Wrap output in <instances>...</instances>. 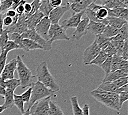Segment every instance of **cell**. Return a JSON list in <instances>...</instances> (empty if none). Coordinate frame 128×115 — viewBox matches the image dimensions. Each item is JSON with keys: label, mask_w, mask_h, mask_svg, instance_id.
<instances>
[{"label": "cell", "mask_w": 128, "mask_h": 115, "mask_svg": "<svg viewBox=\"0 0 128 115\" xmlns=\"http://www.w3.org/2000/svg\"><path fill=\"white\" fill-rule=\"evenodd\" d=\"M8 41V37L7 32L4 29L3 32L0 35V49L1 50L4 47L5 44Z\"/></svg>", "instance_id": "cell-42"}, {"label": "cell", "mask_w": 128, "mask_h": 115, "mask_svg": "<svg viewBox=\"0 0 128 115\" xmlns=\"http://www.w3.org/2000/svg\"><path fill=\"white\" fill-rule=\"evenodd\" d=\"M128 92V85L126 84L124 86H122L121 87L119 88L117 90L116 93L117 94H119V93H120L122 92Z\"/></svg>", "instance_id": "cell-54"}, {"label": "cell", "mask_w": 128, "mask_h": 115, "mask_svg": "<svg viewBox=\"0 0 128 115\" xmlns=\"http://www.w3.org/2000/svg\"><path fill=\"white\" fill-rule=\"evenodd\" d=\"M106 20H107L108 25L118 29V30L120 29L125 24L128 23L127 21L117 17H108L106 18Z\"/></svg>", "instance_id": "cell-20"}, {"label": "cell", "mask_w": 128, "mask_h": 115, "mask_svg": "<svg viewBox=\"0 0 128 115\" xmlns=\"http://www.w3.org/2000/svg\"><path fill=\"white\" fill-rule=\"evenodd\" d=\"M8 53L4 50H1V52L0 53V75L6 64Z\"/></svg>", "instance_id": "cell-39"}, {"label": "cell", "mask_w": 128, "mask_h": 115, "mask_svg": "<svg viewBox=\"0 0 128 115\" xmlns=\"http://www.w3.org/2000/svg\"><path fill=\"white\" fill-rule=\"evenodd\" d=\"M6 89H4V88L0 86V96H2L4 97L5 94H6Z\"/></svg>", "instance_id": "cell-57"}, {"label": "cell", "mask_w": 128, "mask_h": 115, "mask_svg": "<svg viewBox=\"0 0 128 115\" xmlns=\"http://www.w3.org/2000/svg\"><path fill=\"white\" fill-rule=\"evenodd\" d=\"M53 9H54V8L50 5V0L41 1V4L39 11L44 15V17H48L50 13Z\"/></svg>", "instance_id": "cell-23"}, {"label": "cell", "mask_w": 128, "mask_h": 115, "mask_svg": "<svg viewBox=\"0 0 128 115\" xmlns=\"http://www.w3.org/2000/svg\"><path fill=\"white\" fill-rule=\"evenodd\" d=\"M51 96L36 101L30 107V115H49Z\"/></svg>", "instance_id": "cell-5"}, {"label": "cell", "mask_w": 128, "mask_h": 115, "mask_svg": "<svg viewBox=\"0 0 128 115\" xmlns=\"http://www.w3.org/2000/svg\"><path fill=\"white\" fill-rule=\"evenodd\" d=\"M43 17H44V15L39 11L28 17L26 20L28 30H34L36 26Z\"/></svg>", "instance_id": "cell-16"}, {"label": "cell", "mask_w": 128, "mask_h": 115, "mask_svg": "<svg viewBox=\"0 0 128 115\" xmlns=\"http://www.w3.org/2000/svg\"><path fill=\"white\" fill-rule=\"evenodd\" d=\"M123 60L120 56L118 54H114L112 56V65H111V71H114L119 70V68L121 61Z\"/></svg>", "instance_id": "cell-32"}, {"label": "cell", "mask_w": 128, "mask_h": 115, "mask_svg": "<svg viewBox=\"0 0 128 115\" xmlns=\"http://www.w3.org/2000/svg\"><path fill=\"white\" fill-rule=\"evenodd\" d=\"M49 115H65L62 109L61 108L58 103L54 101H50Z\"/></svg>", "instance_id": "cell-27"}, {"label": "cell", "mask_w": 128, "mask_h": 115, "mask_svg": "<svg viewBox=\"0 0 128 115\" xmlns=\"http://www.w3.org/2000/svg\"><path fill=\"white\" fill-rule=\"evenodd\" d=\"M17 59H13L8 63L6 64L0 76L4 81L14 78V72L17 70Z\"/></svg>", "instance_id": "cell-13"}, {"label": "cell", "mask_w": 128, "mask_h": 115, "mask_svg": "<svg viewBox=\"0 0 128 115\" xmlns=\"http://www.w3.org/2000/svg\"><path fill=\"white\" fill-rule=\"evenodd\" d=\"M23 39H28L33 41L40 45L45 51H48L52 49V43L50 41H46L36 33L35 30H28L21 34Z\"/></svg>", "instance_id": "cell-6"}, {"label": "cell", "mask_w": 128, "mask_h": 115, "mask_svg": "<svg viewBox=\"0 0 128 115\" xmlns=\"http://www.w3.org/2000/svg\"><path fill=\"white\" fill-rule=\"evenodd\" d=\"M0 6H1V1H0Z\"/></svg>", "instance_id": "cell-62"}, {"label": "cell", "mask_w": 128, "mask_h": 115, "mask_svg": "<svg viewBox=\"0 0 128 115\" xmlns=\"http://www.w3.org/2000/svg\"><path fill=\"white\" fill-rule=\"evenodd\" d=\"M96 16L98 20L103 23V21L107 18L108 16V10L102 6L96 12Z\"/></svg>", "instance_id": "cell-33"}, {"label": "cell", "mask_w": 128, "mask_h": 115, "mask_svg": "<svg viewBox=\"0 0 128 115\" xmlns=\"http://www.w3.org/2000/svg\"><path fill=\"white\" fill-rule=\"evenodd\" d=\"M32 87H29L28 89L26 91H24L20 95L21 97H22L23 102L24 103L28 104V103L29 102V101L30 100V97L32 95Z\"/></svg>", "instance_id": "cell-41"}, {"label": "cell", "mask_w": 128, "mask_h": 115, "mask_svg": "<svg viewBox=\"0 0 128 115\" xmlns=\"http://www.w3.org/2000/svg\"><path fill=\"white\" fill-rule=\"evenodd\" d=\"M48 38L49 41L52 43L56 41H60V40L70 41V39L66 34V31L58 24H56V25L52 24L48 32Z\"/></svg>", "instance_id": "cell-7"}, {"label": "cell", "mask_w": 128, "mask_h": 115, "mask_svg": "<svg viewBox=\"0 0 128 115\" xmlns=\"http://www.w3.org/2000/svg\"><path fill=\"white\" fill-rule=\"evenodd\" d=\"M14 92L10 89H6V94L4 97L5 98L3 106L6 109L12 108L14 106Z\"/></svg>", "instance_id": "cell-21"}, {"label": "cell", "mask_w": 128, "mask_h": 115, "mask_svg": "<svg viewBox=\"0 0 128 115\" xmlns=\"http://www.w3.org/2000/svg\"><path fill=\"white\" fill-rule=\"evenodd\" d=\"M0 86L4 88V89H6V85H5V81L1 78V77L0 76Z\"/></svg>", "instance_id": "cell-58"}, {"label": "cell", "mask_w": 128, "mask_h": 115, "mask_svg": "<svg viewBox=\"0 0 128 115\" xmlns=\"http://www.w3.org/2000/svg\"><path fill=\"white\" fill-rule=\"evenodd\" d=\"M26 1H24V0H22L20 2V4L18 5V7L16 8V12L17 13V14L18 15H21L24 13V5L26 3Z\"/></svg>", "instance_id": "cell-45"}, {"label": "cell", "mask_w": 128, "mask_h": 115, "mask_svg": "<svg viewBox=\"0 0 128 115\" xmlns=\"http://www.w3.org/2000/svg\"><path fill=\"white\" fill-rule=\"evenodd\" d=\"M17 13H16V11L13 10H8L5 13L4 16H7V17H9L10 18H14L15 16L17 15Z\"/></svg>", "instance_id": "cell-51"}, {"label": "cell", "mask_w": 128, "mask_h": 115, "mask_svg": "<svg viewBox=\"0 0 128 115\" xmlns=\"http://www.w3.org/2000/svg\"><path fill=\"white\" fill-rule=\"evenodd\" d=\"M8 41H12L14 42L16 44H17L20 47V49H22L26 52H27V50L26 49V48L23 45V40L21 34H18L17 33H13L10 34H8Z\"/></svg>", "instance_id": "cell-22"}, {"label": "cell", "mask_w": 128, "mask_h": 115, "mask_svg": "<svg viewBox=\"0 0 128 115\" xmlns=\"http://www.w3.org/2000/svg\"><path fill=\"white\" fill-rule=\"evenodd\" d=\"M128 74L124 73L120 70H117L114 71H110L107 75H106L104 78L103 79L102 82H113L121 77H126Z\"/></svg>", "instance_id": "cell-18"}, {"label": "cell", "mask_w": 128, "mask_h": 115, "mask_svg": "<svg viewBox=\"0 0 128 115\" xmlns=\"http://www.w3.org/2000/svg\"><path fill=\"white\" fill-rule=\"evenodd\" d=\"M6 109H7L5 108L3 105H0V113H2V112H3L4 110H6Z\"/></svg>", "instance_id": "cell-61"}, {"label": "cell", "mask_w": 128, "mask_h": 115, "mask_svg": "<svg viewBox=\"0 0 128 115\" xmlns=\"http://www.w3.org/2000/svg\"><path fill=\"white\" fill-rule=\"evenodd\" d=\"M125 9L126 8H118V9H113V10H108V17H117L119 18L120 15L122 13Z\"/></svg>", "instance_id": "cell-40"}, {"label": "cell", "mask_w": 128, "mask_h": 115, "mask_svg": "<svg viewBox=\"0 0 128 115\" xmlns=\"http://www.w3.org/2000/svg\"><path fill=\"white\" fill-rule=\"evenodd\" d=\"M26 20V16L24 13L21 15H18V20L16 25L10 26L4 29L7 32L8 34L17 33L22 34L28 30Z\"/></svg>", "instance_id": "cell-9"}, {"label": "cell", "mask_w": 128, "mask_h": 115, "mask_svg": "<svg viewBox=\"0 0 128 115\" xmlns=\"http://www.w3.org/2000/svg\"><path fill=\"white\" fill-rule=\"evenodd\" d=\"M51 25L52 23L49 18L48 17H44L40 21L34 30L42 38L46 40V41H49L48 32H49Z\"/></svg>", "instance_id": "cell-11"}, {"label": "cell", "mask_w": 128, "mask_h": 115, "mask_svg": "<svg viewBox=\"0 0 128 115\" xmlns=\"http://www.w3.org/2000/svg\"><path fill=\"white\" fill-rule=\"evenodd\" d=\"M84 12L85 11L78 13H74L70 17L63 21L60 26L65 31L69 28H76L80 21H81V18L84 15Z\"/></svg>", "instance_id": "cell-12"}, {"label": "cell", "mask_w": 128, "mask_h": 115, "mask_svg": "<svg viewBox=\"0 0 128 115\" xmlns=\"http://www.w3.org/2000/svg\"><path fill=\"white\" fill-rule=\"evenodd\" d=\"M13 1L12 0H4L1 1V6H0V12L5 14L8 10L10 9L12 7Z\"/></svg>", "instance_id": "cell-35"}, {"label": "cell", "mask_w": 128, "mask_h": 115, "mask_svg": "<svg viewBox=\"0 0 128 115\" xmlns=\"http://www.w3.org/2000/svg\"><path fill=\"white\" fill-rule=\"evenodd\" d=\"M17 70L20 82V86L22 89L31 87L33 83L34 76L32 72L25 63L23 62L20 55H17Z\"/></svg>", "instance_id": "cell-3"}, {"label": "cell", "mask_w": 128, "mask_h": 115, "mask_svg": "<svg viewBox=\"0 0 128 115\" xmlns=\"http://www.w3.org/2000/svg\"><path fill=\"white\" fill-rule=\"evenodd\" d=\"M83 114L82 115H90V106L87 103H85L82 108Z\"/></svg>", "instance_id": "cell-55"}, {"label": "cell", "mask_w": 128, "mask_h": 115, "mask_svg": "<svg viewBox=\"0 0 128 115\" xmlns=\"http://www.w3.org/2000/svg\"><path fill=\"white\" fill-rule=\"evenodd\" d=\"M20 1V0H14V1H13L12 5L11 8H10V10H13L15 11L16 8H17L18 5H19Z\"/></svg>", "instance_id": "cell-56"}, {"label": "cell", "mask_w": 128, "mask_h": 115, "mask_svg": "<svg viewBox=\"0 0 128 115\" xmlns=\"http://www.w3.org/2000/svg\"><path fill=\"white\" fill-rule=\"evenodd\" d=\"M69 10H70V8L69 6L68 1H62V5L60 7L55 8L52 11L48 16V18H49L52 25L58 24L61 18Z\"/></svg>", "instance_id": "cell-8"}, {"label": "cell", "mask_w": 128, "mask_h": 115, "mask_svg": "<svg viewBox=\"0 0 128 115\" xmlns=\"http://www.w3.org/2000/svg\"><path fill=\"white\" fill-rule=\"evenodd\" d=\"M29 110H30V108L28 107V108L26 109V110L25 111L24 113L22 114V115H30V111H29Z\"/></svg>", "instance_id": "cell-60"}, {"label": "cell", "mask_w": 128, "mask_h": 115, "mask_svg": "<svg viewBox=\"0 0 128 115\" xmlns=\"http://www.w3.org/2000/svg\"><path fill=\"white\" fill-rule=\"evenodd\" d=\"M118 95H119V106L122 108L124 103L128 100V92H122Z\"/></svg>", "instance_id": "cell-44"}, {"label": "cell", "mask_w": 128, "mask_h": 115, "mask_svg": "<svg viewBox=\"0 0 128 115\" xmlns=\"http://www.w3.org/2000/svg\"><path fill=\"white\" fill-rule=\"evenodd\" d=\"M4 17V15L3 13L0 12V35L3 32L4 28V25H3V19Z\"/></svg>", "instance_id": "cell-53"}, {"label": "cell", "mask_w": 128, "mask_h": 115, "mask_svg": "<svg viewBox=\"0 0 128 115\" xmlns=\"http://www.w3.org/2000/svg\"><path fill=\"white\" fill-rule=\"evenodd\" d=\"M16 49H20V47L17 44H16L14 42L10 41H8L1 50H4L7 53H9L10 51Z\"/></svg>", "instance_id": "cell-38"}, {"label": "cell", "mask_w": 128, "mask_h": 115, "mask_svg": "<svg viewBox=\"0 0 128 115\" xmlns=\"http://www.w3.org/2000/svg\"><path fill=\"white\" fill-rule=\"evenodd\" d=\"M104 52L107 56H113L116 53V48L113 46V45L111 43V42L109 41L102 49Z\"/></svg>", "instance_id": "cell-34"}, {"label": "cell", "mask_w": 128, "mask_h": 115, "mask_svg": "<svg viewBox=\"0 0 128 115\" xmlns=\"http://www.w3.org/2000/svg\"><path fill=\"white\" fill-rule=\"evenodd\" d=\"M120 1L122 4H123L124 5H125V6L128 8V0H120Z\"/></svg>", "instance_id": "cell-59"}, {"label": "cell", "mask_w": 128, "mask_h": 115, "mask_svg": "<svg viewBox=\"0 0 128 115\" xmlns=\"http://www.w3.org/2000/svg\"><path fill=\"white\" fill-rule=\"evenodd\" d=\"M94 1L93 0H75L68 1V2L70 10H72L74 13H78L86 10Z\"/></svg>", "instance_id": "cell-15"}, {"label": "cell", "mask_w": 128, "mask_h": 115, "mask_svg": "<svg viewBox=\"0 0 128 115\" xmlns=\"http://www.w3.org/2000/svg\"><path fill=\"white\" fill-rule=\"evenodd\" d=\"M13 23V20L12 18H10L9 17H7V16H4L3 19V25L4 27H8L10 26Z\"/></svg>", "instance_id": "cell-48"}, {"label": "cell", "mask_w": 128, "mask_h": 115, "mask_svg": "<svg viewBox=\"0 0 128 115\" xmlns=\"http://www.w3.org/2000/svg\"><path fill=\"white\" fill-rule=\"evenodd\" d=\"M41 4V1L39 0H35L32 2V3L30 4L32 6V10L31 12L29 13L28 15H26V18L27 19L28 17H30V16L34 15V13H36V12H38L40 6Z\"/></svg>", "instance_id": "cell-37"}, {"label": "cell", "mask_w": 128, "mask_h": 115, "mask_svg": "<svg viewBox=\"0 0 128 115\" xmlns=\"http://www.w3.org/2000/svg\"><path fill=\"white\" fill-rule=\"evenodd\" d=\"M128 40H125L124 46L122 50L121 57L123 60H128Z\"/></svg>", "instance_id": "cell-46"}, {"label": "cell", "mask_w": 128, "mask_h": 115, "mask_svg": "<svg viewBox=\"0 0 128 115\" xmlns=\"http://www.w3.org/2000/svg\"><path fill=\"white\" fill-rule=\"evenodd\" d=\"M70 101L72 109V112L74 115H82L83 114V111L82 108L80 107L79 105L78 98L76 96H72L70 97Z\"/></svg>", "instance_id": "cell-24"}, {"label": "cell", "mask_w": 128, "mask_h": 115, "mask_svg": "<svg viewBox=\"0 0 128 115\" xmlns=\"http://www.w3.org/2000/svg\"><path fill=\"white\" fill-rule=\"evenodd\" d=\"M98 88L104 91L109 92L116 93L117 90H118V88L112 82H102V84L98 86Z\"/></svg>", "instance_id": "cell-28"}, {"label": "cell", "mask_w": 128, "mask_h": 115, "mask_svg": "<svg viewBox=\"0 0 128 115\" xmlns=\"http://www.w3.org/2000/svg\"><path fill=\"white\" fill-rule=\"evenodd\" d=\"M89 23L90 20L87 17H84V19L81 20L78 26L76 27L75 31L74 32L72 35V38L79 41L80 39H81L84 36L86 35L88 32L87 28Z\"/></svg>", "instance_id": "cell-14"}, {"label": "cell", "mask_w": 128, "mask_h": 115, "mask_svg": "<svg viewBox=\"0 0 128 115\" xmlns=\"http://www.w3.org/2000/svg\"><path fill=\"white\" fill-rule=\"evenodd\" d=\"M14 105L17 107L21 113H24V102H23L20 95L14 94Z\"/></svg>", "instance_id": "cell-31"}, {"label": "cell", "mask_w": 128, "mask_h": 115, "mask_svg": "<svg viewBox=\"0 0 128 115\" xmlns=\"http://www.w3.org/2000/svg\"><path fill=\"white\" fill-rule=\"evenodd\" d=\"M128 60H122L121 61L120 64L119 70H120L121 71L124 72V73L128 74Z\"/></svg>", "instance_id": "cell-47"}, {"label": "cell", "mask_w": 128, "mask_h": 115, "mask_svg": "<svg viewBox=\"0 0 128 115\" xmlns=\"http://www.w3.org/2000/svg\"><path fill=\"white\" fill-rule=\"evenodd\" d=\"M112 82L116 85V86L118 88V89H119V88L124 86V85H125L126 84H128V76L121 77V78L116 80V81H114Z\"/></svg>", "instance_id": "cell-43"}, {"label": "cell", "mask_w": 128, "mask_h": 115, "mask_svg": "<svg viewBox=\"0 0 128 115\" xmlns=\"http://www.w3.org/2000/svg\"><path fill=\"white\" fill-rule=\"evenodd\" d=\"M101 51V49L96 42L94 41L92 44L88 47L84 52L83 63L84 65H90L91 61L97 57Z\"/></svg>", "instance_id": "cell-10"}, {"label": "cell", "mask_w": 128, "mask_h": 115, "mask_svg": "<svg viewBox=\"0 0 128 115\" xmlns=\"http://www.w3.org/2000/svg\"><path fill=\"white\" fill-rule=\"evenodd\" d=\"M5 85L6 89H10L14 92L18 86H20V82L18 79L13 78L5 81Z\"/></svg>", "instance_id": "cell-30"}, {"label": "cell", "mask_w": 128, "mask_h": 115, "mask_svg": "<svg viewBox=\"0 0 128 115\" xmlns=\"http://www.w3.org/2000/svg\"><path fill=\"white\" fill-rule=\"evenodd\" d=\"M102 6L107 10H113L118 8H128L120 1V0H103L101 1Z\"/></svg>", "instance_id": "cell-19"}, {"label": "cell", "mask_w": 128, "mask_h": 115, "mask_svg": "<svg viewBox=\"0 0 128 115\" xmlns=\"http://www.w3.org/2000/svg\"><path fill=\"white\" fill-rule=\"evenodd\" d=\"M23 45L26 48V49L27 50V52L30 51L32 50L36 49H42L43 50L42 48L40 45L37 44L36 43L34 42L32 40L28 39H23Z\"/></svg>", "instance_id": "cell-25"}, {"label": "cell", "mask_w": 128, "mask_h": 115, "mask_svg": "<svg viewBox=\"0 0 128 115\" xmlns=\"http://www.w3.org/2000/svg\"><path fill=\"white\" fill-rule=\"evenodd\" d=\"M50 2L51 6L55 9V8L60 7L62 5V1L61 0H52V1H50Z\"/></svg>", "instance_id": "cell-49"}, {"label": "cell", "mask_w": 128, "mask_h": 115, "mask_svg": "<svg viewBox=\"0 0 128 115\" xmlns=\"http://www.w3.org/2000/svg\"><path fill=\"white\" fill-rule=\"evenodd\" d=\"M107 57L108 56L106 53L103 50H101L99 54L97 56V57L94 60L91 61V63L90 64V65H94L97 66L98 67L100 68L103 63L104 62Z\"/></svg>", "instance_id": "cell-26"}, {"label": "cell", "mask_w": 128, "mask_h": 115, "mask_svg": "<svg viewBox=\"0 0 128 115\" xmlns=\"http://www.w3.org/2000/svg\"><path fill=\"white\" fill-rule=\"evenodd\" d=\"M119 18H121V19L125 21H127L128 22V9H125L122 13L119 16Z\"/></svg>", "instance_id": "cell-50"}, {"label": "cell", "mask_w": 128, "mask_h": 115, "mask_svg": "<svg viewBox=\"0 0 128 115\" xmlns=\"http://www.w3.org/2000/svg\"><path fill=\"white\" fill-rule=\"evenodd\" d=\"M118 30L116 28H114L112 27L107 25L106 26L103 32V33L101 34L105 38L107 39H111L113 37H115L118 34Z\"/></svg>", "instance_id": "cell-29"}, {"label": "cell", "mask_w": 128, "mask_h": 115, "mask_svg": "<svg viewBox=\"0 0 128 115\" xmlns=\"http://www.w3.org/2000/svg\"><path fill=\"white\" fill-rule=\"evenodd\" d=\"M31 87L32 88V91L30 100L28 103L29 108H30L36 101L50 96L52 97L55 93L38 81L35 82H34Z\"/></svg>", "instance_id": "cell-4"}, {"label": "cell", "mask_w": 128, "mask_h": 115, "mask_svg": "<svg viewBox=\"0 0 128 115\" xmlns=\"http://www.w3.org/2000/svg\"><path fill=\"white\" fill-rule=\"evenodd\" d=\"M112 59V56H108L100 67L102 69V70L105 72L106 75H107L111 71Z\"/></svg>", "instance_id": "cell-36"}, {"label": "cell", "mask_w": 128, "mask_h": 115, "mask_svg": "<svg viewBox=\"0 0 128 115\" xmlns=\"http://www.w3.org/2000/svg\"><path fill=\"white\" fill-rule=\"evenodd\" d=\"M24 14L26 15H28L31 12L32 6L30 4L26 3L24 5Z\"/></svg>", "instance_id": "cell-52"}, {"label": "cell", "mask_w": 128, "mask_h": 115, "mask_svg": "<svg viewBox=\"0 0 128 115\" xmlns=\"http://www.w3.org/2000/svg\"><path fill=\"white\" fill-rule=\"evenodd\" d=\"M90 95L98 102L106 107L116 111L120 110L121 108L119 103V95L117 93L106 92L97 87L90 92Z\"/></svg>", "instance_id": "cell-2"}, {"label": "cell", "mask_w": 128, "mask_h": 115, "mask_svg": "<svg viewBox=\"0 0 128 115\" xmlns=\"http://www.w3.org/2000/svg\"><path fill=\"white\" fill-rule=\"evenodd\" d=\"M106 25L102 22H96L90 21V23L88 26L87 30L95 35L96 36L100 35L104 30Z\"/></svg>", "instance_id": "cell-17"}, {"label": "cell", "mask_w": 128, "mask_h": 115, "mask_svg": "<svg viewBox=\"0 0 128 115\" xmlns=\"http://www.w3.org/2000/svg\"><path fill=\"white\" fill-rule=\"evenodd\" d=\"M36 72V75L34 76V77H36L38 81L41 82L45 87L55 93L59 91L60 87L54 76L50 73L46 61H42L39 64Z\"/></svg>", "instance_id": "cell-1"}]
</instances>
